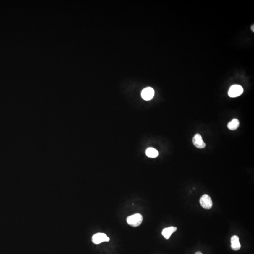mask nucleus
<instances>
[{
    "mask_svg": "<svg viewBox=\"0 0 254 254\" xmlns=\"http://www.w3.org/2000/svg\"><path fill=\"white\" fill-rule=\"evenodd\" d=\"M143 221V216L141 214H135L128 216L127 218V223L133 227H137L141 224Z\"/></svg>",
    "mask_w": 254,
    "mask_h": 254,
    "instance_id": "nucleus-1",
    "label": "nucleus"
},
{
    "mask_svg": "<svg viewBox=\"0 0 254 254\" xmlns=\"http://www.w3.org/2000/svg\"><path fill=\"white\" fill-rule=\"evenodd\" d=\"M243 92V89L240 85H234L230 87L228 95L231 98H235L241 95Z\"/></svg>",
    "mask_w": 254,
    "mask_h": 254,
    "instance_id": "nucleus-2",
    "label": "nucleus"
},
{
    "mask_svg": "<svg viewBox=\"0 0 254 254\" xmlns=\"http://www.w3.org/2000/svg\"><path fill=\"white\" fill-rule=\"evenodd\" d=\"M200 203L202 207L206 209H211L213 205L211 198L208 194H204L201 196Z\"/></svg>",
    "mask_w": 254,
    "mask_h": 254,
    "instance_id": "nucleus-3",
    "label": "nucleus"
},
{
    "mask_svg": "<svg viewBox=\"0 0 254 254\" xmlns=\"http://www.w3.org/2000/svg\"><path fill=\"white\" fill-rule=\"evenodd\" d=\"M110 239L106 234L103 233H98L92 236V241L96 244H99L103 242H108Z\"/></svg>",
    "mask_w": 254,
    "mask_h": 254,
    "instance_id": "nucleus-4",
    "label": "nucleus"
},
{
    "mask_svg": "<svg viewBox=\"0 0 254 254\" xmlns=\"http://www.w3.org/2000/svg\"><path fill=\"white\" fill-rule=\"evenodd\" d=\"M154 95V90L151 87H147L143 90L141 96L143 99L145 100H150L153 98Z\"/></svg>",
    "mask_w": 254,
    "mask_h": 254,
    "instance_id": "nucleus-5",
    "label": "nucleus"
},
{
    "mask_svg": "<svg viewBox=\"0 0 254 254\" xmlns=\"http://www.w3.org/2000/svg\"><path fill=\"white\" fill-rule=\"evenodd\" d=\"M192 142L194 146L198 148H204L206 146V144L203 140L202 137L199 134L195 135L192 139Z\"/></svg>",
    "mask_w": 254,
    "mask_h": 254,
    "instance_id": "nucleus-6",
    "label": "nucleus"
},
{
    "mask_svg": "<svg viewBox=\"0 0 254 254\" xmlns=\"http://www.w3.org/2000/svg\"><path fill=\"white\" fill-rule=\"evenodd\" d=\"M231 248L235 251L239 250L241 247L239 241V238L236 235L232 236L231 239Z\"/></svg>",
    "mask_w": 254,
    "mask_h": 254,
    "instance_id": "nucleus-7",
    "label": "nucleus"
},
{
    "mask_svg": "<svg viewBox=\"0 0 254 254\" xmlns=\"http://www.w3.org/2000/svg\"><path fill=\"white\" fill-rule=\"evenodd\" d=\"M177 230V227H169L165 228L162 231V235L166 239H169L173 232Z\"/></svg>",
    "mask_w": 254,
    "mask_h": 254,
    "instance_id": "nucleus-8",
    "label": "nucleus"
},
{
    "mask_svg": "<svg viewBox=\"0 0 254 254\" xmlns=\"http://www.w3.org/2000/svg\"><path fill=\"white\" fill-rule=\"evenodd\" d=\"M146 155L147 156L151 158H154L157 157L159 155V152L156 149L153 148H148L146 150Z\"/></svg>",
    "mask_w": 254,
    "mask_h": 254,
    "instance_id": "nucleus-9",
    "label": "nucleus"
},
{
    "mask_svg": "<svg viewBox=\"0 0 254 254\" xmlns=\"http://www.w3.org/2000/svg\"><path fill=\"white\" fill-rule=\"evenodd\" d=\"M240 125L239 121L237 119H234L228 124L227 127L229 130H234L239 127Z\"/></svg>",
    "mask_w": 254,
    "mask_h": 254,
    "instance_id": "nucleus-10",
    "label": "nucleus"
},
{
    "mask_svg": "<svg viewBox=\"0 0 254 254\" xmlns=\"http://www.w3.org/2000/svg\"><path fill=\"white\" fill-rule=\"evenodd\" d=\"M195 254H203V253H201V252H200V251H198V252H196Z\"/></svg>",
    "mask_w": 254,
    "mask_h": 254,
    "instance_id": "nucleus-11",
    "label": "nucleus"
},
{
    "mask_svg": "<svg viewBox=\"0 0 254 254\" xmlns=\"http://www.w3.org/2000/svg\"><path fill=\"white\" fill-rule=\"evenodd\" d=\"M251 29H252V31L254 32V25H252V27H251Z\"/></svg>",
    "mask_w": 254,
    "mask_h": 254,
    "instance_id": "nucleus-12",
    "label": "nucleus"
}]
</instances>
